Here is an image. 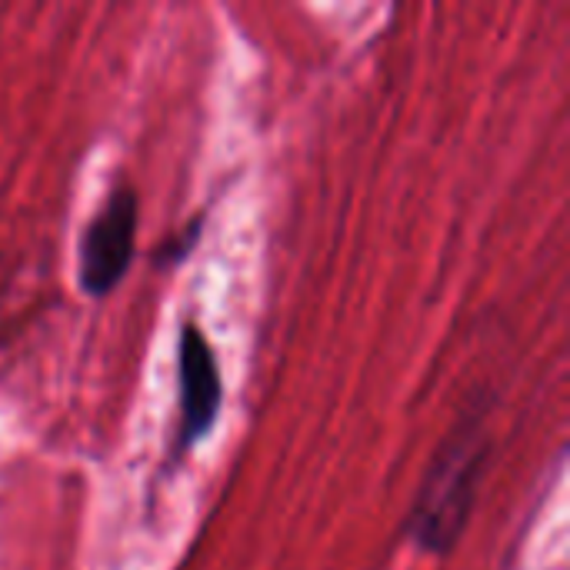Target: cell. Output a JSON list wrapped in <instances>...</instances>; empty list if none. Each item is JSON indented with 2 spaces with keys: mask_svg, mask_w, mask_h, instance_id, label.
Instances as JSON below:
<instances>
[{
  "mask_svg": "<svg viewBox=\"0 0 570 570\" xmlns=\"http://www.w3.org/2000/svg\"><path fill=\"white\" fill-rule=\"evenodd\" d=\"M488 464V431L481 417L464 421L454 434L438 448L424 484L414 498L407 534L428 554H448L461 541L474 498L481 488V474Z\"/></svg>",
  "mask_w": 570,
  "mask_h": 570,
  "instance_id": "1",
  "label": "cell"
},
{
  "mask_svg": "<svg viewBox=\"0 0 570 570\" xmlns=\"http://www.w3.org/2000/svg\"><path fill=\"white\" fill-rule=\"evenodd\" d=\"M137 237V194L130 187H114L97 217L87 224L80 240V291L90 297L110 294L134 257Z\"/></svg>",
  "mask_w": 570,
  "mask_h": 570,
  "instance_id": "2",
  "label": "cell"
},
{
  "mask_svg": "<svg viewBox=\"0 0 570 570\" xmlns=\"http://www.w3.org/2000/svg\"><path fill=\"white\" fill-rule=\"evenodd\" d=\"M177 371H180V438H177V451L197 444L200 438H207V431L214 428L217 414H220V401H224V384L217 374V361L214 351L204 337V331L197 324H184L180 331V357H177Z\"/></svg>",
  "mask_w": 570,
  "mask_h": 570,
  "instance_id": "3",
  "label": "cell"
}]
</instances>
